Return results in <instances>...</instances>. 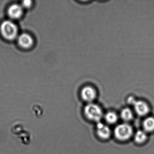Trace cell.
<instances>
[{
	"label": "cell",
	"instance_id": "cell-11",
	"mask_svg": "<svg viewBox=\"0 0 154 154\" xmlns=\"http://www.w3.org/2000/svg\"><path fill=\"white\" fill-rule=\"evenodd\" d=\"M147 136L145 131L139 130L137 131L134 135V140L137 143L141 144L146 140Z\"/></svg>",
	"mask_w": 154,
	"mask_h": 154
},
{
	"label": "cell",
	"instance_id": "cell-3",
	"mask_svg": "<svg viewBox=\"0 0 154 154\" xmlns=\"http://www.w3.org/2000/svg\"><path fill=\"white\" fill-rule=\"evenodd\" d=\"M115 138L120 141H126L129 139L133 135L132 127L127 122L119 124L114 130Z\"/></svg>",
	"mask_w": 154,
	"mask_h": 154
},
{
	"label": "cell",
	"instance_id": "cell-12",
	"mask_svg": "<svg viewBox=\"0 0 154 154\" xmlns=\"http://www.w3.org/2000/svg\"><path fill=\"white\" fill-rule=\"evenodd\" d=\"M104 117L106 122L110 124H115L119 119L118 115L114 112H108L105 114Z\"/></svg>",
	"mask_w": 154,
	"mask_h": 154
},
{
	"label": "cell",
	"instance_id": "cell-13",
	"mask_svg": "<svg viewBox=\"0 0 154 154\" xmlns=\"http://www.w3.org/2000/svg\"><path fill=\"white\" fill-rule=\"evenodd\" d=\"M32 2L30 0H26L22 2L21 6L23 8L29 9L32 6Z\"/></svg>",
	"mask_w": 154,
	"mask_h": 154
},
{
	"label": "cell",
	"instance_id": "cell-9",
	"mask_svg": "<svg viewBox=\"0 0 154 154\" xmlns=\"http://www.w3.org/2000/svg\"><path fill=\"white\" fill-rule=\"evenodd\" d=\"M143 130L146 132H151L154 131V118L149 117L146 118L142 123Z\"/></svg>",
	"mask_w": 154,
	"mask_h": 154
},
{
	"label": "cell",
	"instance_id": "cell-8",
	"mask_svg": "<svg viewBox=\"0 0 154 154\" xmlns=\"http://www.w3.org/2000/svg\"><path fill=\"white\" fill-rule=\"evenodd\" d=\"M8 14L9 17L12 19H18L23 15V8L21 5L17 4H12L8 9Z\"/></svg>",
	"mask_w": 154,
	"mask_h": 154
},
{
	"label": "cell",
	"instance_id": "cell-7",
	"mask_svg": "<svg viewBox=\"0 0 154 154\" xmlns=\"http://www.w3.org/2000/svg\"><path fill=\"white\" fill-rule=\"evenodd\" d=\"M19 45L22 48L28 49L34 44V39L30 35L27 33H23L18 38Z\"/></svg>",
	"mask_w": 154,
	"mask_h": 154
},
{
	"label": "cell",
	"instance_id": "cell-4",
	"mask_svg": "<svg viewBox=\"0 0 154 154\" xmlns=\"http://www.w3.org/2000/svg\"><path fill=\"white\" fill-rule=\"evenodd\" d=\"M81 95L82 99L88 103H92L96 99L97 92L93 87L90 85L85 86L82 89L81 92Z\"/></svg>",
	"mask_w": 154,
	"mask_h": 154
},
{
	"label": "cell",
	"instance_id": "cell-1",
	"mask_svg": "<svg viewBox=\"0 0 154 154\" xmlns=\"http://www.w3.org/2000/svg\"><path fill=\"white\" fill-rule=\"evenodd\" d=\"M0 32L4 38L11 41L17 37L18 29L13 21L6 20L3 21L0 25Z\"/></svg>",
	"mask_w": 154,
	"mask_h": 154
},
{
	"label": "cell",
	"instance_id": "cell-6",
	"mask_svg": "<svg viewBox=\"0 0 154 154\" xmlns=\"http://www.w3.org/2000/svg\"><path fill=\"white\" fill-rule=\"evenodd\" d=\"M96 132L98 136L103 139H107L111 134V131L109 126L101 122H97L96 125Z\"/></svg>",
	"mask_w": 154,
	"mask_h": 154
},
{
	"label": "cell",
	"instance_id": "cell-14",
	"mask_svg": "<svg viewBox=\"0 0 154 154\" xmlns=\"http://www.w3.org/2000/svg\"><path fill=\"white\" fill-rule=\"evenodd\" d=\"M136 99L133 96H130L127 99V102L128 103H129L131 105H133V103L136 101Z\"/></svg>",
	"mask_w": 154,
	"mask_h": 154
},
{
	"label": "cell",
	"instance_id": "cell-5",
	"mask_svg": "<svg viewBox=\"0 0 154 154\" xmlns=\"http://www.w3.org/2000/svg\"><path fill=\"white\" fill-rule=\"evenodd\" d=\"M132 105L134 111L139 116H146L149 112V108L148 105L144 101L136 100Z\"/></svg>",
	"mask_w": 154,
	"mask_h": 154
},
{
	"label": "cell",
	"instance_id": "cell-2",
	"mask_svg": "<svg viewBox=\"0 0 154 154\" xmlns=\"http://www.w3.org/2000/svg\"><path fill=\"white\" fill-rule=\"evenodd\" d=\"M85 115L88 119L98 122L103 117V112L98 104L93 103H88L84 109Z\"/></svg>",
	"mask_w": 154,
	"mask_h": 154
},
{
	"label": "cell",
	"instance_id": "cell-10",
	"mask_svg": "<svg viewBox=\"0 0 154 154\" xmlns=\"http://www.w3.org/2000/svg\"><path fill=\"white\" fill-rule=\"evenodd\" d=\"M122 119L124 121L129 122L133 119L134 115L133 112L128 108H125L122 110L120 113Z\"/></svg>",
	"mask_w": 154,
	"mask_h": 154
}]
</instances>
